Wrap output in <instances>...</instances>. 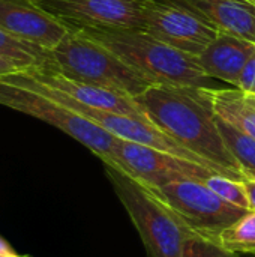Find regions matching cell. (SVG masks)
I'll return each mask as SVG.
<instances>
[{
	"mask_svg": "<svg viewBox=\"0 0 255 257\" xmlns=\"http://www.w3.org/2000/svg\"><path fill=\"white\" fill-rule=\"evenodd\" d=\"M21 257H23V256H21Z\"/></svg>",
	"mask_w": 255,
	"mask_h": 257,
	"instance_id": "d4e9b609",
	"label": "cell"
},
{
	"mask_svg": "<svg viewBox=\"0 0 255 257\" xmlns=\"http://www.w3.org/2000/svg\"><path fill=\"white\" fill-rule=\"evenodd\" d=\"M218 242L233 253L255 256V211L245 212L237 221L224 229Z\"/></svg>",
	"mask_w": 255,
	"mask_h": 257,
	"instance_id": "e0dca14e",
	"label": "cell"
},
{
	"mask_svg": "<svg viewBox=\"0 0 255 257\" xmlns=\"http://www.w3.org/2000/svg\"><path fill=\"white\" fill-rule=\"evenodd\" d=\"M29 74L32 78L36 81L59 90L72 99L78 101L83 105L98 108V110H105V111H113L117 114H126L132 117H138L143 120H149L146 113L141 110V107L135 102V99L129 95L110 90L101 86L83 83L78 80H72L54 69L50 68H33L29 71H24Z\"/></svg>",
	"mask_w": 255,
	"mask_h": 257,
	"instance_id": "8fae6325",
	"label": "cell"
},
{
	"mask_svg": "<svg viewBox=\"0 0 255 257\" xmlns=\"http://www.w3.org/2000/svg\"><path fill=\"white\" fill-rule=\"evenodd\" d=\"M48 51L50 50L26 42L0 27V56L17 60L24 66H27L29 69H33V68L48 66L50 63Z\"/></svg>",
	"mask_w": 255,
	"mask_h": 257,
	"instance_id": "2e32d148",
	"label": "cell"
},
{
	"mask_svg": "<svg viewBox=\"0 0 255 257\" xmlns=\"http://www.w3.org/2000/svg\"><path fill=\"white\" fill-rule=\"evenodd\" d=\"M206 185L222 200L245 211H249V200L243 181H236L222 175H213L206 181Z\"/></svg>",
	"mask_w": 255,
	"mask_h": 257,
	"instance_id": "ac0fdd59",
	"label": "cell"
},
{
	"mask_svg": "<svg viewBox=\"0 0 255 257\" xmlns=\"http://www.w3.org/2000/svg\"><path fill=\"white\" fill-rule=\"evenodd\" d=\"M236 87H239V89H242L245 92L255 93V51L252 53V56L249 57L246 66L243 68Z\"/></svg>",
	"mask_w": 255,
	"mask_h": 257,
	"instance_id": "ffe728a7",
	"label": "cell"
},
{
	"mask_svg": "<svg viewBox=\"0 0 255 257\" xmlns=\"http://www.w3.org/2000/svg\"><path fill=\"white\" fill-rule=\"evenodd\" d=\"M0 257H21L12 247L0 236Z\"/></svg>",
	"mask_w": 255,
	"mask_h": 257,
	"instance_id": "603a6c76",
	"label": "cell"
},
{
	"mask_svg": "<svg viewBox=\"0 0 255 257\" xmlns=\"http://www.w3.org/2000/svg\"><path fill=\"white\" fill-rule=\"evenodd\" d=\"M134 99L155 126L209 161L221 175L245 179L198 87L153 84Z\"/></svg>",
	"mask_w": 255,
	"mask_h": 257,
	"instance_id": "6da1fadb",
	"label": "cell"
},
{
	"mask_svg": "<svg viewBox=\"0 0 255 257\" xmlns=\"http://www.w3.org/2000/svg\"><path fill=\"white\" fill-rule=\"evenodd\" d=\"M111 167L126 172L146 187H162L179 181L206 182L210 176L219 175L203 164L122 139Z\"/></svg>",
	"mask_w": 255,
	"mask_h": 257,
	"instance_id": "ba28073f",
	"label": "cell"
},
{
	"mask_svg": "<svg viewBox=\"0 0 255 257\" xmlns=\"http://www.w3.org/2000/svg\"><path fill=\"white\" fill-rule=\"evenodd\" d=\"M245 2H248V3H251V5H254L255 6V0H245Z\"/></svg>",
	"mask_w": 255,
	"mask_h": 257,
	"instance_id": "cb8c5ba5",
	"label": "cell"
},
{
	"mask_svg": "<svg viewBox=\"0 0 255 257\" xmlns=\"http://www.w3.org/2000/svg\"><path fill=\"white\" fill-rule=\"evenodd\" d=\"M243 185L249 200V211H255V179H243Z\"/></svg>",
	"mask_w": 255,
	"mask_h": 257,
	"instance_id": "7402d4cb",
	"label": "cell"
},
{
	"mask_svg": "<svg viewBox=\"0 0 255 257\" xmlns=\"http://www.w3.org/2000/svg\"><path fill=\"white\" fill-rule=\"evenodd\" d=\"M105 173L137 227L150 257H180L185 241L194 235L144 184L126 172L105 166Z\"/></svg>",
	"mask_w": 255,
	"mask_h": 257,
	"instance_id": "277c9868",
	"label": "cell"
},
{
	"mask_svg": "<svg viewBox=\"0 0 255 257\" xmlns=\"http://www.w3.org/2000/svg\"><path fill=\"white\" fill-rule=\"evenodd\" d=\"M255 51V44L219 32L218 38L198 56L201 69L207 77L237 86L240 74Z\"/></svg>",
	"mask_w": 255,
	"mask_h": 257,
	"instance_id": "7c38bea8",
	"label": "cell"
},
{
	"mask_svg": "<svg viewBox=\"0 0 255 257\" xmlns=\"http://www.w3.org/2000/svg\"><path fill=\"white\" fill-rule=\"evenodd\" d=\"M0 105L29 114L50 123L68 134L89 151H92L105 166L114 164L119 137L105 131L98 123L72 108L39 93L0 78Z\"/></svg>",
	"mask_w": 255,
	"mask_h": 257,
	"instance_id": "5b68a950",
	"label": "cell"
},
{
	"mask_svg": "<svg viewBox=\"0 0 255 257\" xmlns=\"http://www.w3.org/2000/svg\"><path fill=\"white\" fill-rule=\"evenodd\" d=\"M218 128L245 179H255V139L218 119Z\"/></svg>",
	"mask_w": 255,
	"mask_h": 257,
	"instance_id": "9a60e30c",
	"label": "cell"
},
{
	"mask_svg": "<svg viewBox=\"0 0 255 257\" xmlns=\"http://www.w3.org/2000/svg\"><path fill=\"white\" fill-rule=\"evenodd\" d=\"M144 32L192 56H200L219 35L203 15L176 0H147Z\"/></svg>",
	"mask_w": 255,
	"mask_h": 257,
	"instance_id": "52a82bcc",
	"label": "cell"
},
{
	"mask_svg": "<svg viewBox=\"0 0 255 257\" xmlns=\"http://www.w3.org/2000/svg\"><path fill=\"white\" fill-rule=\"evenodd\" d=\"M69 29L144 30L147 0H35Z\"/></svg>",
	"mask_w": 255,
	"mask_h": 257,
	"instance_id": "9c48e42d",
	"label": "cell"
},
{
	"mask_svg": "<svg viewBox=\"0 0 255 257\" xmlns=\"http://www.w3.org/2000/svg\"><path fill=\"white\" fill-rule=\"evenodd\" d=\"M147 188L189 230L216 241L224 229L248 212L222 200L201 181H179Z\"/></svg>",
	"mask_w": 255,
	"mask_h": 257,
	"instance_id": "8992f818",
	"label": "cell"
},
{
	"mask_svg": "<svg viewBox=\"0 0 255 257\" xmlns=\"http://www.w3.org/2000/svg\"><path fill=\"white\" fill-rule=\"evenodd\" d=\"M180 257H237V253L227 250L216 239L194 233L185 241Z\"/></svg>",
	"mask_w": 255,
	"mask_h": 257,
	"instance_id": "d6986e66",
	"label": "cell"
},
{
	"mask_svg": "<svg viewBox=\"0 0 255 257\" xmlns=\"http://www.w3.org/2000/svg\"><path fill=\"white\" fill-rule=\"evenodd\" d=\"M48 56L50 63L45 68L72 80L101 86L132 98L155 84L108 48L74 29L56 48L48 51Z\"/></svg>",
	"mask_w": 255,
	"mask_h": 257,
	"instance_id": "3957f363",
	"label": "cell"
},
{
	"mask_svg": "<svg viewBox=\"0 0 255 257\" xmlns=\"http://www.w3.org/2000/svg\"><path fill=\"white\" fill-rule=\"evenodd\" d=\"M23 71H29L27 66H24L23 63L3 57L0 56V77L2 75H9V74H17V72H23Z\"/></svg>",
	"mask_w": 255,
	"mask_h": 257,
	"instance_id": "44dd1931",
	"label": "cell"
},
{
	"mask_svg": "<svg viewBox=\"0 0 255 257\" xmlns=\"http://www.w3.org/2000/svg\"><path fill=\"white\" fill-rule=\"evenodd\" d=\"M74 30L104 45L155 84L212 87V78L201 69L198 56L173 48L144 30L90 27Z\"/></svg>",
	"mask_w": 255,
	"mask_h": 257,
	"instance_id": "7a4b0ae2",
	"label": "cell"
},
{
	"mask_svg": "<svg viewBox=\"0 0 255 257\" xmlns=\"http://www.w3.org/2000/svg\"><path fill=\"white\" fill-rule=\"evenodd\" d=\"M210 21L219 32L255 44V6L245 0H176Z\"/></svg>",
	"mask_w": 255,
	"mask_h": 257,
	"instance_id": "4fadbf2b",
	"label": "cell"
},
{
	"mask_svg": "<svg viewBox=\"0 0 255 257\" xmlns=\"http://www.w3.org/2000/svg\"><path fill=\"white\" fill-rule=\"evenodd\" d=\"M198 92L218 119L255 139V93L239 87H198Z\"/></svg>",
	"mask_w": 255,
	"mask_h": 257,
	"instance_id": "5bb4252c",
	"label": "cell"
},
{
	"mask_svg": "<svg viewBox=\"0 0 255 257\" xmlns=\"http://www.w3.org/2000/svg\"><path fill=\"white\" fill-rule=\"evenodd\" d=\"M0 27L45 50L56 48L71 32L69 26L35 0H0Z\"/></svg>",
	"mask_w": 255,
	"mask_h": 257,
	"instance_id": "30bf717a",
	"label": "cell"
}]
</instances>
